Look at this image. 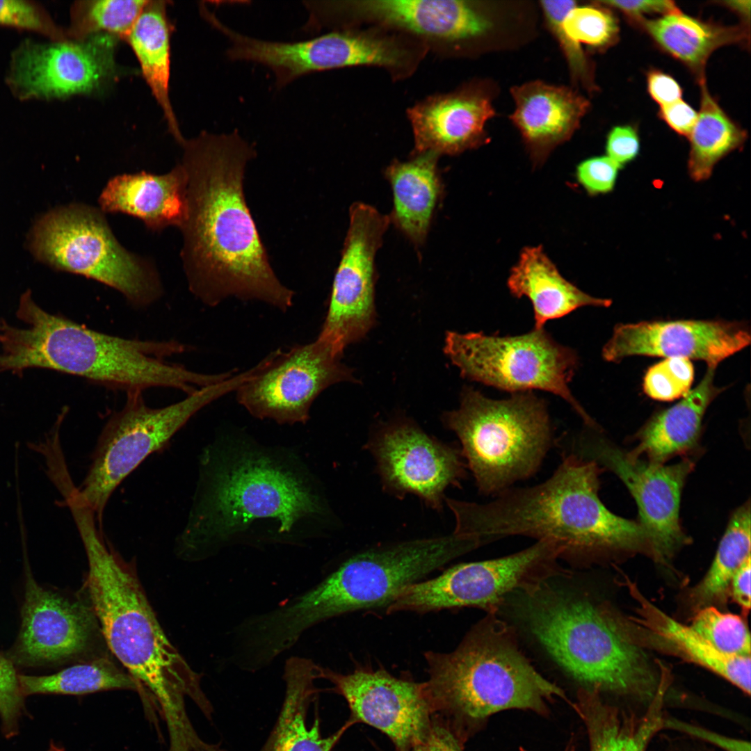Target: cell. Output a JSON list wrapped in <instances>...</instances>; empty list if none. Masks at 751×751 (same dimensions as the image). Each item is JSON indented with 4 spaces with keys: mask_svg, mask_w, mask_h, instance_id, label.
Instances as JSON below:
<instances>
[{
    "mask_svg": "<svg viewBox=\"0 0 751 751\" xmlns=\"http://www.w3.org/2000/svg\"><path fill=\"white\" fill-rule=\"evenodd\" d=\"M180 145L187 202L181 257L189 290L209 307L235 298L286 312L294 292L273 270L244 193L255 146L236 131H203Z\"/></svg>",
    "mask_w": 751,
    "mask_h": 751,
    "instance_id": "1",
    "label": "cell"
},
{
    "mask_svg": "<svg viewBox=\"0 0 751 751\" xmlns=\"http://www.w3.org/2000/svg\"><path fill=\"white\" fill-rule=\"evenodd\" d=\"M541 483L512 486L490 502L449 499L454 533L483 543L522 535L554 542L560 558L579 563L620 550L650 552L641 525L609 510L599 496L601 467L572 453Z\"/></svg>",
    "mask_w": 751,
    "mask_h": 751,
    "instance_id": "2",
    "label": "cell"
},
{
    "mask_svg": "<svg viewBox=\"0 0 751 751\" xmlns=\"http://www.w3.org/2000/svg\"><path fill=\"white\" fill-rule=\"evenodd\" d=\"M16 316L25 326L0 319V373L20 375L31 368L81 377L106 387L143 391L170 387L187 395L219 381L217 373L191 371L167 358L188 347L175 340L125 339L98 332L39 306L30 290Z\"/></svg>",
    "mask_w": 751,
    "mask_h": 751,
    "instance_id": "3",
    "label": "cell"
},
{
    "mask_svg": "<svg viewBox=\"0 0 751 751\" xmlns=\"http://www.w3.org/2000/svg\"><path fill=\"white\" fill-rule=\"evenodd\" d=\"M74 524L88 563V596L113 654L155 697L169 732L180 733L190 724L185 696L211 718L200 675L165 636L132 568L107 544L92 514Z\"/></svg>",
    "mask_w": 751,
    "mask_h": 751,
    "instance_id": "4",
    "label": "cell"
},
{
    "mask_svg": "<svg viewBox=\"0 0 751 751\" xmlns=\"http://www.w3.org/2000/svg\"><path fill=\"white\" fill-rule=\"evenodd\" d=\"M423 682L433 716L462 741L468 727L506 709L547 711L554 697L567 700L519 649L512 629L489 613L449 652L423 654Z\"/></svg>",
    "mask_w": 751,
    "mask_h": 751,
    "instance_id": "5",
    "label": "cell"
},
{
    "mask_svg": "<svg viewBox=\"0 0 751 751\" xmlns=\"http://www.w3.org/2000/svg\"><path fill=\"white\" fill-rule=\"evenodd\" d=\"M223 459L211 449L200 460V477L178 554L201 559L254 522L271 521L280 534L322 513L318 498L302 479L270 455L239 450Z\"/></svg>",
    "mask_w": 751,
    "mask_h": 751,
    "instance_id": "6",
    "label": "cell"
},
{
    "mask_svg": "<svg viewBox=\"0 0 751 751\" xmlns=\"http://www.w3.org/2000/svg\"><path fill=\"white\" fill-rule=\"evenodd\" d=\"M515 594L516 615L569 675L586 689L650 704L662 680L606 608L547 581Z\"/></svg>",
    "mask_w": 751,
    "mask_h": 751,
    "instance_id": "7",
    "label": "cell"
},
{
    "mask_svg": "<svg viewBox=\"0 0 751 751\" xmlns=\"http://www.w3.org/2000/svg\"><path fill=\"white\" fill-rule=\"evenodd\" d=\"M481 545L476 536L453 533L359 552L312 588L277 606L276 624L284 637L296 642L308 629L332 617L387 608L404 588Z\"/></svg>",
    "mask_w": 751,
    "mask_h": 751,
    "instance_id": "8",
    "label": "cell"
},
{
    "mask_svg": "<svg viewBox=\"0 0 751 751\" xmlns=\"http://www.w3.org/2000/svg\"><path fill=\"white\" fill-rule=\"evenodd\" d=\"M461 444V454L480 494L495 496L533 476L553 444L547 406L531 392L504 400L471 388L460 405L443 416Z\"/></svg>",
    "mask_w": 751,
    "mask_h": 751,
    "instance_id": "9",
    "label": "cell"
},
{
    "mask_svg": "<svg viewBox=\"0 0 751 751\" xmlns=\"http://www.w3.org/2000/svg\"><path fill=\"white\" fill-rule=\"evenodd\" d=\"M29 246L38 260L106 284L134 306H148L162 294L155 268L121 245L95 207L72 204L46 213L34 225Z\"/></svg>",
    "mask_w": 751,
    "mask_h": 751,
    "instance_id": "10",
    "label": "cell"
},
{
    "mask_svg": "<svg viewBox=\"0 0 751 751\" xmlns=\"http://www.w3.org/2000/svg\"><path fill=\"white\" fill-rule=\"evenodd\" d=\"M250 371L202 387L183 400L158 408L146 405L143 391H127L123 407L106 421L91 455L79 490L99 526L107 503L118 485L150 455L164 447L199 410L235 391Z\"/></svg>",
    "mask_w": 751,
    "mask_h": 751,
    "instance_id": "11",
    "label": "cell"
},
{
    "mask_svg": "<svg viewBox=\"0 0 751 751\" xmlns=\"http://www.w3.org/2000/svg\"><path fill=\"white\" fill-rule=\"evenodd\" d=\"M444 351L465 378L513 393L551 392L567 401L586 426H596L568 387L578 366L575 352L543 328L506 337L451 331Z\"/></svg>",
    "mask_w": 751,
    "mask_h": 751,
    "instance_id": "12",
    "label": "cell"
},
{
    "mask_svg": "<svg viewBox=\"0 0 751 751\" xmlns=\"http://www.w3.org/2000/svg\"><path fill=\"white\" fill-rule=\"evenodd\" d=\"M558 559V547L540 540L508 556L459 563L404 588L385 612L426 613L477 607L495 613L508 595L563 573Z\"/></svg>",
    "mask_w": 751,
    "mask_h": 751,
    "instance_id": "13",
    "label": "cell"
},
{
    "mask_svg": "<svg viewBox=\"0 0 751 751\" xmlns=\"http://www.w3.org/2000/svg\"><path fill=\"white\" fill-rule=\"evenodd\" d=\"M343 352L318 336L309 343L277 349L252 367L235 391L252 416L280 424L305 423L316 398L328 387L353 379Z\"/></svg>",
    "mask_w": 751,
    "mask_h": 751,
    "instance_id": "14",
    "label": "cell"
},
{
    "mask_svg": "<svg viewBox=\"0 0 751 751\" xmlns=\"http://www.w3.org/2000/svg\"><path fill=\"white\" fill-rule=\"evenodd\" d=\"M117 40L106 33L81 41L24 39L11 52L6 84L20 101L63 99L99 90L116 76Z\"/></svg>",
    "mask_w": 751,
    "mask_h": 751,
    "instance_id": "15",
    "label": "cell"
},
{
    "mask_svg": "<svg viewBox=\"0 0 751 751\" xmlns=\"http://www.w3.org/2000/svg\"><path fill=\"white\" fill-rule=\"evenodd\" d=\"M588 427L571 439L569 453L596 462L622 480L639 510L650 551L657 559L669 558L687 540L679 518L682 488L693 463L685 460L664 466L625 453Z\"/></svg>",
    "mask_w": 751,
    "mask_h": 751,
    "instance_id": "16",
    "label": "cell"
},
{
    "mask_svg": "<svg viewBox=\"0 0 751 751\" xmlns=\"http://www.w3.org/2000/svg\"><path fill=\"white\" fill-rule=\"evenodd\" d=\"M232 55L270 68L280 89L310 73L358 65L403 69L412 61L410 49L382 33L344 30L293 42L259 40L245 35L236 38Z\"/></svg>",
    "mask_w": 751,
    "mask_h": 751,
    "instance_id": "17",
    "label": "cell"
},
{
    "mask_svg": "<svg viewBox=\"0 0 751 751\" xmlns=\"http://www.w3.org/2000/svg\"><path fill=\"white\" fill-rule=\"evenodd\" d=\"M349 226L319 337L344 352L362 339L375 321V258L390 223L389 216L360 202L349 210Z\"/></svg>",
    "mask_w": 751,
    "mask_h": 751,
    "instance_id": "18",
    "label": "cell"
},
{
    "mask_svg": "<svg viewBox=\"0 0 751 751\" xmlns=\"http://www.w3.org/2000/svg\"><path fill=\"white\" fill-rule=\"evenodd\" d=\"M320 679L334 686L350 709L346 722L365 723L387 735L396 750L419 743L429 733L433 714L423 682L397 677L384 668L367 665L342 674L321 666Z\"/></svg>",
    "mask_w": 751,
    "mask_h": 751,
    "instance_id": "19",
    "label": "cell"
},
{
    "mask_svg": "<svg viewBox=\"0 0 751 751\" xmlns=\"http://www.w3.org/2000/svg\"><path fill=\"white\" fill-rule=\"evenodd\" d=\"M369 446L385 487L401 495L414 494L438 511L443 506L445 490L460 487L466 476L460 450L412 423L388 426Z\"/></svg>",
    "mask_w": 751,
    "mask_h": 751,
    "instance_id": "20",
    "label": "cell"
},
{
    "mask_svg": "<svg viewBox=\"0 0 751 751\" xmlns=\"http://www.w3.org/2000/svg\"><path fill=\"white\" fill-rule=\"evenodd\" d=\"M750 343L745 323L725 321L677 320L620 323L602 349L607 362L637 355L701 360L717 367Z\"/></svg>",
    "mask_w": 751,
    "mask_h": 751,
    "instance_id": "21",
    "label": "cell"
},
{
    "mask_svg": "<svg viewBox=\"0 0 751 751\" xmlns=\"http://www.w3.org/2000/svg\"><path fill=\"white\" fill-rule=\"evenodd\" d=\"M26 565L21 628L7 657L13 664L33 667L56 664L82 653L92 631L90 613L79 602L41 587Z\"/></svg>",
    "mask_w": 751,
    "mask_h": 751,
    "instance_id": "22",
    "label": "cell"
},
{
    "mask_svg": "<svg viewBox=\"0 0 751 751\" xmlns=\"http://www.w3.org/2000/svg\"><path fill=\"white\" fill-rule=\"evenodd\" d=\"M355 17L444 42L476 39L494 21L478 2L458 0H366L333 3Z\"/></svg>",
    "mask_w": 751,
    "mask_h": 751,
    "instance_id": "23",
    "label": "cell"
},
{
    "mask_svg": "<svg viewBox=\"0 0 751 751\" xmlns=\"http://www.w3.org/2000/svg\"><path fill=\"white\" fill-rule=\"evenodd\" d=\"M407 115L414 154L455 155L489 141L485 128L495 110L484 89L469 86L428 97L411 107Z\"/></svg>",
    "mask_w": 751,
    "mask_h": 751,
    "instance_id": "24",
    "label": "cell"
},
{
    "mask_svg": "<svg viewBox=\"0 0 751 751\" xmlns=\"http://www.w3.org/2000/svg\"><path fill=\"white\" fill-rule=\"evenodd\" d=\"M511 95L515 107L510 118L535 165L572 137L590 106L577 91L541 81L515 86Z\"/></svg>",
    "mask_w": 751,
    "mask_h": 751,
    "instance_id": "25",
    "label": "cell"
},
{
    "mask_svg": "<svg viewBox=\"0 0 751 751\" xmlns=\"http://www.w3.org/2000/svg\"><path fill=\"white\" fill-rule=\"evenodd\" d=\"M98 202L102 212L132 216L154 231L172 225L181 228L187 213L185 170L179 163L165 175L143 171L116 175L108 181Z\"/></svg>",
    "mask_w": 751,
    "mask_h": 751,
    "instance_id": "26",
    "label": "cell"
},
{
    "mask_svg": "<svg viewBox=\"0 0 751 751\" xmlns=\"http://www.w3.org/2000/svg\"><path fill=\"white\" fill-rule=\"evenodd\" d=\"M320 668L305 657L291 656L286 661L282 709L261 751H332L350 727L345 722L335 733L323 737L317 713L312 725H308V709L318 693L315 681L320 679Z\"/></svg>",
    "mask_w": 751,
    "mask_h": 751,
    "instance_id": "27",
    "label": "cell"
},
{
    "mask_svg": "<svg viewBox=\"0 0 751 751\" xmlns=\"http://www.w3.org/2000/svg\"><path fill=\"white\" fill-rule=\"evenodd\" d=\"M507 284L517 298L526 296L534 311L535 329L584 306L609 307L610 299L586 293L563 277L541 245L525 247L511 268Z\"/></svg>",
    "mask_w": 751,
    "mask_h": 751,
    "instance_id": "28",
    "label": "cell"
},
{
    "mask_svg": "<svg viewBox=\"0 0 751 751\" xmlns=\"http://www.w3.org/2000/svg\"><path fill=\"white\" fill-rule=\"evenodd\" d=\"M627 585L638 604L635 620L658 647L710 670L750 695V656L719 652L691 626L677 622L649 602L635 584L627 580Z\"/></svg>",
    "mask_w": 751,
    "mask_h": 751,
    "instance_id": "29",
    "label": "cell"
},
{
    "mask_svg": "<svg viewBox=\"0 0 751 751\" xmlns=\"http://www.w3.org/2000/svg\"><path fill=\"white\" fill-rule=\"evenodd\" d=\"M438 157L431 152L414 154L409 161L391 162L385 171L393 193L390 223L417 247L426 239L444 193Z\"/></svg>",
    "mask_w": 751,
    "mask_h": 751,
    "instance_id": "30",
    "label": "cell"
},
{
    "mask_svg": "<svg viewBox=\"0 0 751 751\" xmlns=\"http://www.w3.org/2000/svg\"><path fill=\"white\" fill-rule=\"evenodd\" d=\"M665 687L642 715L604 702L597 691H579L574 709L583 720L590 751H646L654 736L663 728L662 711Z\"/></svg>",
    "mask_w": 751,
    "mask_h": 751,
    "instance_id": "31",
    "label": "cell"
},
{
    "mask_svg": "<svg viewBox=\"0 0 751 751\" xmlns=\"http://www.w3.org/2000/svg\"><path fill=\"white\" fill-rule=\"evenodd\" d=\"M716 367L708 366L696 387L673 406L656 414L640 430L639 444L629 453L645 454L648 462L663 464L666 460L692 449L701 430L704 414L722 391L714 384Z\"/></svg>",
    "mask_w": 751,
    "mask_h": 751,
    "instance_id": "32",
    "label": "cell"
},
{
    "mask_svg": "<svg viewBox=\"0 0 751 751\" xmlns=\"http://www.w3.org/2000/svg\"><path fill=\"white\" fill-rule=\"evenodd\" d=\"M636 22L663 50L695 72L699 81L705 79L704 67L713 51L724 45L749 40L745 26L707 22L681 11L655 19L643 17Z\"/></svg>",
    "mask_w": 751,
    "mask_h": 751,
    "instance_id": "33",
    "label": "cell"
},
{
    "mask_svg": "<svg viewBox=\"0 0 751 751\" xmlns=\"http://www.w3.org/2000/svg\"><path fill=\"white\" fill-rule=\"evenodd\" d=\"M166 3L165 1H148L124 40L138 61L143 77L163 113L170 132L180 144L184 138L169 97L170 31Z\"/></svg>",
    "mask_w": 751,
    "mask_h": 751,
    "instance_id": "34",
    "label": "cell"
},
{
    "mask_svg": "<svg viewBox=\"0 0 751 751\" xmlns=\"http://www.w3.org/2000/svg\"><path fill=\"white\" fill-rule=\"evenodd\" d=\"M701 88L700 110L689 135L688 170L695 181L709 179L715 165L745 143L746 133L721 108L710 95L705 79Z\"/></svg>",
    "mask_w": 751,
    "mask_h": 751,
    "instance_id": "35",
    "label": "cell"
},
{
    "mask_svg": "<svg viewBox=\"0 0 751 751\" xmlns=\"http://www.w3.org/2000/svg\"><path fill=\"white\" fill-rule=\"evenodd\" d=\"M750 545L748 502L732 514L709 570L691 593L695 608L725 600L734 573L750 556Z\"/></svg>",
    "mask_w": 751,
    "mask_h": 751,
    "instance_id": "36",
    "label": "cell"
},
{
    "mask_svg": "<svg viewBox=\"0 0 751 751\" xmlns=\"http://www.w3.org/2000/svg\"><path fill=\"white\" fill-rule=\"evenodd\" d=\"M18 678L24 697L36 694L82 695L112 689L136 690L138 684L129 674L102 659L50 675H18Z\"/></svg>",
    "mask_w": 751,
    "mask_h": 751,
    "instance_id": "37",
    "label": "cell"
},
{
    "mask_svg": "<svg viewBox=\"0 0 751 751\" xmlns=\"http://www.w3.org/2000/svg\"><path fill=\"white\" fill-rule=\"evenodd\" d=\"M147 0H86L71 6L69 40L81 41L106 33L125 40L147 4Z\"/></svg>",
    "mask_w": 751,
    "mask_h": 751,
    "instance_id": "38",
    "label": "cell"
},
{
    "mask_svg": "<svg viewBox=\"0 0 751 751\" xmlns=\"http://www.w3.org/2000/svg\"><path fill=\"white\" fill-rule=\"evenodd\" d=\"M691 627L719 652L750 656L749 630L740 616L708 606L698 610Z\"/></svg>",
    "mask_w": 751,
    "mask_h": 751,
    "instance_id": "39",
    "label": "cell"
},
{
    "mask_svg": "<svg viewBox=\"0 0 751 751\" xmlns=\"http://www.w3.org/2000/svg\"><path fill=\"white\" fill-rule=\"evenodd\" d=\"M600 4L574 6L563 20V27L567 35L580 45L598 49L614 44L619 35L617 20L609 10Z\"/></svg>",
    "mask_w": 751,
    "mask_h": 751,
    "instance_id": "40",
    "label": "cell"
},
{
    "mask_svg": "<svg viewBox=\"0 0 751 751\" xmlns=\"http://www.w3.org/2000/svg\"><path fill=\"white\" fill-rule=\"evenodd\" d=\"M574 1H542V9L547 26L558 43L567 63L573 79L587 90L595 89L591 65L581 47L565 32L563 20L575 6Z\"/></svg>",
    "mask_w": 751,
    "mask_h": 751,
    "instance_id": "41",
    "label": "cell"
},
{
    "mask_svg": "<svg viewBox=\"0 0 751 751\" xmlns=\"http://www.w3.org/2000/svg\"><path fill=\"white\" fill-rule=\"evenodd\" d=\"M693 378L694 369L689 359L668 357L647 371L643 389L653 399L672 401L691 391Z\"/></svg>",
    "mask_w": 751,
    "mask_h": 751,
    "instance_id": "42",
    "label": "cell"
},
{
    "mask_svg": "<svg viewBox=\"0 0 751 751\" xmlns=\"http://www.w3.org/2000/svg\"><path fill=\"white\" fill-rule=\"evenodd\" d=\"M0 26L41 34L50 41L68 40L65 29L58 25L45 7L29 0H0Z\"/></svg>",
    "mask_w": 751,
    "mask_h": 751,
    "instance_id": "43",
    "label": "cell"
},
{
    "mask_svg": "<svg viewBox=\"0 0 751 751\" xmlns=\"http://www.w3.org/2000/svg\"><path fill=\"white\" fill-rule=\"evenodd\" d=\"M18 675L13 663L0 654V719L6 738L17 735L19 720L24 710Z\"/></svg>",
    "mask_w": 751,
    "mask_h": 751,
    "instance_id": "44",
    "label": "cell"
},
{
    "mask_svg": "<svg viewBox=\"0 0 751 751\" xmlns=\"http://www.w3.org/2000/svg\"><path fill=\"white\" fill-rule=\"evenodd\" d=\"M620 168L606 155L593 156L578 165L576 178L589 195L605 194L614 188Z\"/></svg>",
    "mask_w": 751,
    "mask_h": 751,
    "instance_id": "45",
    "label": "cell"
},
{
    "mask_svg": "<svg viewBox=\"0 0 751 751\" xmlns=\"http://www.w3.org/2000/svg\"><path fill=\"white\" fill-rule=\"evenodd\" d=\"M640 146L639 136L634 127L617 125L606 136V155L622 167L637 157Z\"/></svg>",
    "mask_w": 751,
    "mask_h": 751,
    "instance_id": "46",
    "label": "cell"
},
{
    "mask_svg": "<svg viewBox=\"0 0 751 751\" xmlns=\"http://www.w3.org/2000/svg\"><path fill=\"white\" fill-rule=\"evenodd\" d=\"M665 727L677 729L692 736L704 740L725 751H750L749 742L727 737L675 718H664L663 728Z\"/></svg>",
    "mask_w": 751,
    "mask_h": 751,
    "instance_id": "47",
    "label": "cell"
},
{
    "mask_svg": "<svg viewBox=\"0 0 751 751\" xmlns=\"http://www.w3.org/2000/svg\"><path fill=\"white\" fill-rule=\"evenodd\" d=\"M462 743L447 726L433 718L431 729L423 740L405 750L394 751H463Z\"/></svg>",
    "mask_w": 751,
    "mask_h": 751,
    "instance_id": "48",
    "label": "cell"
},
{
    "mask_svg": "<svg viewBox=\"0 0 751 751\" xmlns=\"http://www.w3.org/2000/svg\"><path fill=\"white\" fill-rule=\"evenodd\" d=\"M606 7L620 10L633 21L643 18L645 14L661 13L663 15L679 11L672 1H600Z\"/></svg>",
    "mask_w": 751,
    "mask_h": 751,
    "instance_id": "49",
    "label": "cell"
},
{
    "mask_svg": "<svg viewBox=\"0 0 751 751\" xmlns=\"http://www.w3.org/2000/svg\"><path fill=\"white\" fill-rule=\"evenodd\" d=\"M659 115L677 134L688 137L697 118V113L681 99L661 106Z\"/></svg>",
    "mask_w": 751,
    "mask_h": 751,
    "instance_id": "50",
    "label": "cell"
},
{
    "mask_svg": "<svg viewBox=\"0 0 751 751\" xmlns=\"http://www.w3.org/2000/svg\"><path fill=\"white\" fill-rule=\"evenodd\" d=\"M647 84L650 96L661 106L681 99V86L668 74L659 70H652L647 74Z\"/></svg>",
    "mask_w": 751,
    "mask_h": 751,
    "instance_id": "51",
    "label": "cell"
},
{
    "mask_svg": "<svg viewBox=\"0 0 751 751\" xmlns=\"http://www.w3.org/2000/svg\"><path fill=\"white\" fill-rule=\"evenodd\" d=\"M750 574L751 560L748 557L734 573L729 586L733 599L742 608L745 613L750 609Z\"/></svg>",
    "mask_w": 751,
    "mask_h": 751,
    "instance_id": "52",
    "label": "cell"
},
{
    "mask_svg": "<svg viewBox=\"0 0 751 751\" xmlns=\"http://www.w3.org/2000/svg\"><path fill=\"white\" fill-rule=\"evenodd\" d=\"M725 6L739 14L745 20H750V1H727Z\"/></svg>",
    "mask_w": 751,
    "mask_h": 751,
    "instance_id": "53",
    "label": "cell"
},
{
    "mask_svg": "<svg viewBox=\"0 0 751 751\" xmlns=\"http://www.w3.org/2000/svg\"><path fill=\"white\" fill-rule=\"evenodd\" d=\"M64 748L55 743L53 741H50L49 748L47 751H64Z\"/></svg>",
    "mask_w": 751,
    "mask_h": 751,
    "instance_id": "54",
    "label": "cell"
},
{
    "mask_svg": "<svg viewBox=\"0 0 751 751\" xmlns=\"http://www.w3.org/2000/svg\"><path fill=\"white\" fill-rule=\"evenodd\" d=\"M520 751H528V750H526L524 748H522L520 749ZM564 751H574V745H569L568 746L566 747V748L565 749Z\"/></svg>",
    "mask_w": 751,
    "mask_h": 751,
    "instance_id": "55",
    "label": "cell"
}]
</instances>
